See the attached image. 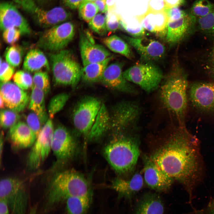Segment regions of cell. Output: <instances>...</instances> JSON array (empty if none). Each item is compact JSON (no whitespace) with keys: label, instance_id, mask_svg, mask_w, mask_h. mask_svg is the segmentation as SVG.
Masks as SVG:
<instances>
[{"label":"cell","instance_id":"obj_1","mask_svg":"<svg viewBox=\"0 0 214 214\" xmlns=\"http://www.w3.org/2000/svg\"><path fill=\"white\" fill-rule=\"evenodd\" d=\"M150 143V158L185 188L191 202L193 191L202 180L204 167L199 141L185 126H169Z\"/></svg>","mask_w":214,"mask_h":214},{"label":"cell","instance_id":"obj_2","mask_svg":"<svg viewBox=\"0 0 214 214\" xmlns=\"http://www.w3.org/2000/svg\"><path fill=\"white\" fill-rule=\"evenodd\" d=\"M135 131L114 134L104 147L103 154L117 174L128 175L134 171L140 155V141Z\"/></svg>","mask_w":214,"mask_h":214},{"label":"cell","instance_id":"obj_3","mask_svg":"<svg viewBox=\"0 0 214 214\" xmlns=\"http://www.w3.org/2000/svg\"><path fill=\"white\" fill-rule=\"evenodd\" d=\"M188 85L186 74L178 69L170 74L160 86L159 97L162 105L176 119L177 125L185 126Z\"/></svg>","mask_w":214,"mask_h":214},{"label":"cell","instance_id":"obj_4","mask_svg":"<svg viewBox=\"0 0 214 214\" xmlns=\"http://www.w3.org/2000/svg\"><path fill=\"white\" fill-rule=\"evenodd\" d=\"M87 181L84 177L74 170L59 172L52 177L48 185L45 205L48 211L68 197L91 195Z\"/></svg>","mask_w":214,"mask_h":214},{"label":"cell","instance_id":"obj_5","mask_svg":"<svg viewBox=\"0 0 214 214\" xmlns=\"http://www.w3.org/2000/svg\"><path fill=\"white\" fill-rule=\"evenodd\" d=\"M49 58L54 83L75 87L81 78L82 67L73 53L63 49L50 54Z\"/></svg>","mask_w":214,"mask_h":214},{"label":"cell","instance_id":"obj_6","mask_svg":"<svg viewBox=\"0 0 214 214\" xmlns=\"http://www.w3.org/2000/svg\"><path fill=\"white\" fill-rule=\"evenodd\" d=\"M14 1L43 28L48 29L67 22L72 17L70 12L61 7L48 10L38 6L34 0H14Z\"/></svg>","mask_w":214,"mask_h":214},{"label":"cell","instance_id":"obj_7","mask_svg":"<svg viewBox=\"0 0 214 214\" xmlns=\"http://www.w3.org/2000/svg\"><path fill=\"white\" fill-rule=\"evenodd\" d=\"M0 197L6 201L13 214H26L28 197L23 182L14 177L2 179Z\"/></svg>","mask_w":214,"mask_h":214},{"label":"cell","instance_id":"obj_8","mask_svg":"<svg viewBox=\"0 0 214 214\" xmlns=\"http://www.w3.org/2000/svg\"><path fill=\"white\" fill-rule=\"evenodd\" d=\"M141 112L140 107L135 102L125 101L118 103L110 114V130L114 133L136 131Z\"/></svg>","mask_w":214,"mask_h":214},{"label":"cell","instance_id":"obj_9","mask_svg":"<svg viewBox=\"0 0 214 214\" xmlns=\"http://www.w3.org/2000/svg\"><path fill=\"white\" fill-rule=\"evenodd\" d=\"M123 75L127 81L136 84L147 93L157 88L163 78L161 70L150 63L136 64L126 70Z\"/></svg>","mask_w":214,"mask_h":214},{"label":"cell","instance_id":"obj_10","mask_svg":"<svg viewBox=\"0 0 214 214\" xmlns=\"http://www.w3.org/2000/svg\"><path fill=\"white\" fill-rule=\"evenodd\" d=\"M102 104L97 98L88 96L80 100L74 108L72 116L74 127L86 139Z\"/></svg>","mask_w":214,"mask_h":214},{"label":"cell","instance_id":"obj_11","mask_svg":"<svg viewBox=\"0 0 214 214\" xmlns=\"http://www.w3.org/2000/svg\"><path fill=\"white\" fill-rule=\"evenodd\" d=\"M75 33L74 24L66 22L45 30L40 36L37 45L45 50L57 52L64 49L73 40Z\"/></svg>","mask_w":214,"mask_h":214},{"label":"cell","instance_id":"obj_12","mask_svg":"<svg viewBox=\"0 0 214 214\" xmlns=\"http://www.w3.org/2000/svg\"><path fill=\"white\" fill-rule=\"evenodd\" d=\"M54 130L52 121L49 119L42 127L29 154L27 163L29 169H37L48 157L51 150Z\"/></svg>","mask_w":214,"mask_h":214},{"label":"cell","instance_id":"obj_13","mask_svg":"<svg viewBox=\"0 0 214 214\" xmlns=\"http://www.w3.org/2000/svg\"><path fill=\"white\" fill-rule=\"evenodd\" d=\"M143 168V179L146 184L150 188L158 192L169 190L174 180L150 158L149 155L142 153Z\"/></svg>","mask_w":214,"mask_h":214},{"label":"cell","instance_id":"obj_14","mask_svg":"<svg viewBox=\"0 0 214 214\" xmlns=\"http://www.w3.org/2000/svg\"><path fill=\"white\" fill-rule=\"evenodd\" d=\"M51 148L57 159L65 161L76 155L78 145L69 131L64 126L59 125L54 130Z\"/></svg>","mask_w":214,"mask_h":214},{"label":"cell","instance_id":"obj_15","mask_svg":"<svg viewBox=\"0 0 214 214\" xmlns=\"http://www.w3.org/2000/svg\"><path fill=\"white\" fill-rule=\"evenodd\" d=\"M189 98L192 106L200 112L214 114V83L196 82L189 89Z\"/></svg>","mask_w":214,"mask_h":214},{"label":"cell","instance_id":"obj_16","mask_svg":"<svg viewBox=\"0 0 214 214\" xmlns=\"http://www.w3.org/2000/svg\"><path fill=\"white\" fill-rule=\"evenodd\" d=\"M0 26L3 31L10 28H16L23 35H29L31 32L27 21L16 6L8 2H3L0 4Z\"/></svg>","mask_w":214,"mask_h":214},{"label":"cell","instance_id":"obj_17","mask_svg":"<svg viewBox=\"0 0 214 214\" xmlns=\"http://www.w3.org/2000/svg\"><path fill=\"white\" fill-rule=\"evenodd\" d=\"M122 64L117 62L108 64L105 69L100 82L105 86L114 90L135 94L137 90L124 78Z\"/></svg>","mask_w":214,"mask_h":214},{"label":"cell","instance_id":"obj_18","mask_svg":"<svg viewBox=\"0 0 214 214\" xmlns=\"http://www.w3.org/2000/svg\"><path fill=\"white\" fill-rule=\"evenodd\" d=\"M79 32V45L83 66L103 61L112 56L104 46L89 39L84 31L80 30Z\"/></svg>","mask_w":214,"mask_h":214},{"label":"cell","instance_id":"obj_19","mask_svg":"<svg viewBox=\"0 0 214 214\" xmlns=\"http://www.w3.org/2000/svg\"><path fill=\"white\" fill-rule=\"evenodd\" d=\"M0 95L5 106L18 113L24 109L29 101L28 93L11 82H1Z\"/></svg>","mask_w":214,"mask_h":214},{"label":"cell","instance_id":"obj_20","mask_svg":"<svg viewBox=\"0 0 214 214\" xmlns=\"http://www.w3.org/2000/svg\"><path fill=\"white\" fill-rule=\"evenodd\" d=\"M123 37L145 59L153 60L159 59L165 54L164 46L158 41L143 37L135 38L123 36Z\"/></svg>","mask_w":214,"mask_h":214},{"label":"cell","instance_id":"obj_21","mask_svg":"<svg viewBox=\"0 0 214 214\" xmlns=\"http://www.w3.org/2000/svg\"><path fill=\"white\" fill-rule=\"evenodd\" d=\"M136 18L144 29L159 36L166 35L168 18L164 10L155 11L147 8L145 13Z\"/></svg>","mask_w":214,"mask_h":214},{"label":"cell","instance_id":"obj_22","mask_svg":"<svg viewBox=\"0 0 214 214\" xmlns=\"http://www.w3.org/2000/svg\"><path fill=\"white\" fill-rule=\"evenodd\" d=\"M196 18L190 12L179 19L168 21L166 39L170 43H177L191 33L196 24Z\"/></svg>","mask_w":214,"mask_h":214},{"label":"cell","instance_id":"obj_23","mask_svg":"<svg viewBox=\"0 0 214 214\" xmlns=\"http://www.w3.org/2000/svg\"><path fill=\"white\" fill-rule=\"evenodd\" d=\"M144 182L143 176L137 171L128 178L114 179L109 186L117 193L118 198L130 199L142 188Z\"/></svg>","mask_w":214,"mask_h":214},{"label":"cell","instance_id":"obj_24","mask_svg":"<svg viewBox=\"0 0 214 214\" xmlns=\"http://www.w3.org/2000/svg\"><path fill=\"white\" fill-rule=\"evenodd\" d=\"M7 136L12 147L16 150L30 147L37 138L27 124L20 121L10 129Z\"/></svg>","mask_w":214,"mask_h":214},{"label":"cell","instance_id":"obj_25","mask_svg":"<svg viewBox=\"0 0 214 214\" xmlns=\"http://www.w3.org/2000/svg\"><path fill=\"white\" fill-rule=\"evenodd\" d=\"M137 203L134 214H163L164 207L160 197L149 192L144 193Z\"/></svg>","mask_w":214,"mask_h":214},{"label":"cell","instance_id":"obj_26","mask_svg":"<svg viewBox=\"0 0 214 214\" xmlns=\"http://www.w3.org/2000/svg\"><path fill=\"white\" fill-rule=\"evenodd\" d=\"M111 117L107 108L102 104L89 134L88 140L95 141L110 130Z\"/></svg>","mask_w":214,"mask_h":214},{"label":"cell","instance_id":"obj_27","mask_svg":"<svg viewBox=\"0 0 214 214\" xmlns=\"http://www.w3.org/2000/svg\"><path fill=\"white\" fill-rule=\"evenodd\" d=\"M23 68L28 72H38L43 69L49 71L50 69L46 56L42 51L37 49H32L27 53L24 59Z\"/></svg>","mask_w":214,"mask_h":214},{"label":"cell","instance_id":"obj_28","mask_svg":"<svg viewBox=\"0 0 214 214\" xmlns=\"http://www.w3.org/2000/svg\"><path fill=\"white\" fill-rule=\"evenodd\" d=\"M113 59V56H112L103 61L90 63L83 66L81 69V78L87 83L100 81L105 69Z\"/></svg>","mask_w":214,"mask_h":214},{"label":"cell","instance_id":"obj_29","mask_svg":"<svg viewBox=\"0 0 214 214\" xmlns=\"http://www.w3.org/2000/svg\"><path fill=\"white\" fill-rule=\"evenodd\" d=\"M45 94L41 89L33 85L28 106L29 109L37 115L43 124H45L48 120Z\"/></svg>","mask_w":214,"mask_h":214},{"label":"cell","instance_id":"obj_30","mask_svg":"<svg viewBox=\"0 0 214 214\" xmlns=\"http://www.w3.org/2000/svg\"><path fill=\"white\" fill-rule=\"evenodd\" d=\"M91 195L68 198L65 200L67 214H86L91 203Z\"/></svg>","mask_w":214,"mask_h":214},{"label":"cell","instance_id":"obj_31","mask_svg":"<svg viewBox=\"0 0 214 214\" xmlns=\"http://www.w3.org/2000/svg\"><path fill=\"white\" fill-rule=\"evenodd\" d=\"M100 40L112 51L129 59L133 57V54L128 45L118 36L112 35L101 38Z\"/></svg>","mask_w":214,"mask_h":214},{"label":"cell","instance_id":"obj_32","mask_svg":"<svg viewBox=\"0 0 214 214\" xmlns=\"http://www.w3.org/2000/svg\"><path fill=\"white\" fill-rule=\"evenodd\" d=\"M196 24L200 31L214 40V7L206 15L196 18Z\"/></svg>","mask_w":214,"mask_h":214},{"label":"cell","instance_id":"obj_33","mask_svg":"<svg viewBox=\"0 0 214 214\" xmlns=\"http://www.w3.org/2000/svg\"><path fill=\"white\" fill-rule=\"evenodd\" d=\"M120 29L135 38H139L145 34L144 29L136 18L128 22L124 21L122 18L120 21Z\"/></svg>","mask_w":214,"mask_h":214},{"label":"cell","instance_id":"obj_34","mask_svg":"<svg viewBox=\"0 0 214 214\" xmlns=\"http://www.w3.org/2000/svg\"><path fill=\"white\" fill-rule=\"evenodd\" d=\"M69 96L67 93H62L55 95L51 99L48 107L50 119L53 118L55 115L63 108L68 100Z\"/></svg>","mask_w":214,"mask_h":214},{"label":"cell","instance_id":"obj_35","mask_svg":"<svg viewBox=\"0 0 214 214\" xmlns=\"http://www.w3.org/2000/svg\"><path fill=\"white\" fill-rule=\"evenodd\" d=\"M23 54V50L20 46L14 45L7 48L5 54L7 62L14 67L21 64Z\"/></svg>","mask_w":214,"mask_h":214},{"label":"cell","instance_id":"obj_36","mask_svg":"<svg viewBox=\"0 0 214 214\" xmlns=\"http://www.w3.org/2000/svg\"><path fill=\"white\" fill-rule=\"evenodd\" d=\"M214 4L208 0H197L193 4L190 13L196 18L204 17L212 10Z\"/></svg>","mask_w":214,"mask_h":214},{"label":"cell","instance_id":"obj_37","mask_svg":"<svg viewBox=\"0 0 214 214\" xmlns=\"http://www.w3.org/2000/svg\"><path fill=\"white\" fill-rule=\"evenodd\" d=\"M20 117L18 112L10 109H2L0 111L1 127L3 129L10 128L19 121Z\"/></svg>","mask_w":214,"mask_h":214},{"label":"cell","instance_id":"obj_38","mask_svg":"<svg viewBox=\"0 0 214 214\" xmlns=\"http://www.w3.org/2000/svg\"><path fill=\"white\" fill-rule=\"evenodd\" d=\"M78 9L79 18L87 23L99 11L95 4L92 2L82 3Z\"/></svg>","mask_w":214,"mask_h":214},{"label":"cell","instance_id":"obj_39","mask_svg":"<svg viewBox=\"0 0 214 214\" xmlns=\"http://www.w3.org/2000/svg\"><path fill=\"white\" fill-rule=\"evenodd\" d=\"M90 29L101 36L107 34L105 16L101 13L97 14L88 23Z\"/></svg>","mask_w":214,"mask_h":214},{"label":"cell","instance_id":"obj_40","mask_svg":"<svg viewBox=\"0 0 214 214\" xmlns=\"http://www.w3.org/2000/svg\"><path fill=\"white\" fill-rule=\"evenodd\" d=\"M33 86L41 89L45 94L49 92L50 85L49 77L46 71L36 72L33 78Z\"/></svg>","mask_w":214,"mask_h":214},{"label":"cell","instance_id":"obj_41","mask_svg":"<svg viewBox=\"0 0 214 214\" xmlns=\"http://www.w3.org/2000/svg\"><path fill=\"white\" fill-rule=\"evenodd\" d=\"M15 84L23 90H27L33 86V79L29 72L23 70L16 72L13 76Z\"/></svg>","mask_w":214,"mask_h":214},{"label":"cell","instance_id":"obj_42","mask_svg":"<svg viewBox=\"0 0 214 214\" xmlns=\"http://www.w3.org/2000/svg\"><path fill=\"white\" fill-rule=\"evenodd\" d=\"M105 14L108 32H114L120 29V21L121 17L113 11L112 10H108Z\"/></svg>","mask_w":214,"mask_h":214},{"label":"cell","instance_id":"obj_43","mask_svg":"<svg viewBox=\"0 0 214 214\" xmlns=\"http://www.w3.org/2000/svg\"><path fill=\"white\" fill-rule=\"evenodd\" d=\"M26 124L37 138L42 127L43 123L37 115L32 111L26 116Z\"/></svg>","mask_w":214,"mask_h":214},{"label":"cell","instance_id":"obj_44","mask_svg":"<svg viewBox=\"0 0 214 214\" xmlns=\"http://www.w3.org/2000/svg\"><path fill=\"white\" fill-rule=\"evenodd\" d=\"M21 33L15 28H10L4 31L3 38L4 42L9 44H15L19 40Z\"/></svg>","mask_w":214,"mask_h":214},{"label":"cell","instance_id":"obj_45","mask_svg":"<svg viewBox=\"0 0 214 214\" xmlns=\"http://www.w3.org/2000/svg\"><path fill=\"white\" fill-rule=\"evenodd\" d=\"M0 79L1 82L8 81L12 78L15 72L14 68L9 63L2 61L0 59Z\"/></svg>","mask_w":214,"mask_h":214},{"label":"cell","instance_id":"obj_46","mask_svg":"<svg viewBox=\"0 0 214 214\" xmlns=\"http://www.w3.org/2000/svg\"><path fill=\"white\" fill-rule=\"evenodd\" d=\"M164 10L167 15L168 21L179 19L185 17L189 13L180 9L179 7L164 8Z\"/></svg>","mask_w":214,"mask_h":214},{"label":"cell","instance_id":"obj_47","mask_svg":"<svg viewBox=\"0 0 214 214\" xmlns=\"http://www.w3.org/2000/svg\"><path fill=\"white\" fill-rule=\"evenodd\" d=\"M209 54L207 67L209 73L214 78V45Z\"/></svg>","mask_w":214,"mask_h":214},{"label":"cell","instance_id":"obj_48","mask_svg":"<svg viewBox=\"0 0 214 214\" xmlns=\"http://www.w3.org/2000/svg\"><path fill=\"white\" fill-rule=\"evenodd\" d=\"M164 8L179 7L184 2V0H163Z\"/></svg>","mask_w":214,"mask_h":214},{"label":"cell","instance_id":"obj_49","mask_svg":"<svg viewBox=\"0 0 214 214\" xmlns=\"http://www.w3.org/2000/svg\"><path fill=\"white\" fill-rule=\"evenodd\" d=\"M94 2L101 13H106L108 11L107 0H96Z\"/></svg>","mask_w":214,"mask_h":214},{"label":"cell","instance_id":"obj_50","mask_svg":"<svg viewBox=\"0 0 214 214\" xmlns=\"http://www.w3.org/2000/svg\"><path fill=\"white\" fill-rule=\"evenodd\" d=\"M83 0H67L64 2L65 5L72 10L78 8Z\"/></svg>","mask_w":214,"mask_h":214},{"label":"cell","instance_id":"obj_51","mask_svg":"<svg viewBox=\"0 0 214 214\" xmlns=\"http://www.w3.org/2000/svg\"><path fill=\"white\" fill-rule=\"evenodd\" d=\"M203 210L202 212L204 214H214V198L211 200Z\"/></svg>","mask_w":214,"mask_h":214},{"label":"cell","instance_id":"obj_52","mask_svg":"<svg viewBox=\"0 0 214 214\" xmlns=\"http://www.w3.org/2000/svg\"><path fill=\"white\" fill-rule=\"evenodd\" d=\"M8 206L6 200L0 199V214H9Z\"/></svg>","mask_w":214,"mask_h":214},{"label":"cell","instance_id":"obj_53","mask_svg":"<svg viewBox=\"0 0 214 214\" xmlns=\"http://www.w3.org/2000/svg\"><path fill=\"white\" fill-rule=\"evenodd\" d=\"M4 146V133L3 131H1V133L0 142V161L1 162V156L2 154Z\"/></svg>","mask_w":214,"mask_h":214},{"label":"cell","instance_id":"obj_54","mask_svg":"<svg viewBox=\"0 0 214 214\" xmlns=\"http://www.w3.org/2000/svg\"><path fill=\"white\" fill-rule=\"evenodd\" d=\"M0 107L1 109H3L5 107V105L4 100L2 97L0 96Z\"/></svg>","mask_w":214,"mask_h":214},{"label":"cell","instance_id":"obj_55","mask_svg":"<svg viewBox=\"0 0 214 214\" xmlns=\"http://www.w3.org/2000/svg\"><path fill=\"white\" fill-rule=\"evenodd\" d=\"M96 0H83L82 3L87 2H94Z\"/></svg>","mask_w":214,"mask_h":214},{"label":"cell","instance_id":"obj_56","mask_svg":"<svg viewBox=\"0 0 214 214\" xmlns=\"http://www.w3.org/2000/svg\"><path fill=\"white\" fill-rule=\"evenodd\" d=\"M67 0H62L63 2L64 3Z\"/></svg>","mask_w":214,"mask_h":214},{"label":"cell","instance_id":"obj_57","mask_svg":"<svg viewBox=\"0 0 214 214\" xmlns=\"http://www.w3.org/2000/svg\"><path fill=\"white\" fill-rule=\"evenodd\" d=\"M39 0V1H42V0Z\"/></svg>","mask_w":214,"mask_h":214}]
</instances>
